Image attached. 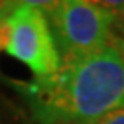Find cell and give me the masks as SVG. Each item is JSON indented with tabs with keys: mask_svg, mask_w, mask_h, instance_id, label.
Instances as JSON below:
<instances>
[{
	"mask_svg": "<svg viewBox=\"0 0 124 124\" xmlns=\"http://www.w3.org/2000/svg\"><path fill=\"white\" fill-rule=\"evenodd\" d=\"M113 32H115V36L124 39V8L121 10L119 13L115 15V19H113Z\"/></svg>",
	"mask_w": 124,
	"mask_h": 124,
	"instance_id": "6",
	"label": "cell"
},
{
	"mask_svg": "<svg viewBox=\"0 0 124 124\" xmlns=\"http://www.w3.org/2000/svg\"><path fill=\"white\" fill-rule=\"evenodd\" d=\"M8 26L10 40L5 50L26 64L34 78H48L60 69L61 56L42 10L31 2H18Z\"/></svg>",
	"mask_w": 124,
	"mask_h": 124,
	"instance_id": "3",
	"label": "cell"
},
{
	"mask_svg": "<svg viewBox=\"0 0 124 124\" xmlns=\"http://www.w3.org/2000/svg\"><path fill=\"white\" fill-rule=\"evenodd\" d=\"M10 40V26L8 19L7 21H0V50H5Z\"/></svg>",
	"mask_w": 124,
	"mask_h": 124,
	"instance_id": "8",
	"label": "cell"
},
{
	"mask_svg": "<svg viewBox=\"0 0 124 124\" xmlns=\"http://www.w3.org/2000/svg\"><path fill=\"white\" fill-rule=\"evenodd\" d=\"M61 60L110 45L115 15L100 2L61 0L44 10Z\"/></svg>",
	"mask_w": 124,
	"mask_h": 124,
	"instance_id": "2",
	"label": "cell"
},
{
	"mask_svg": "<svg viewBox=\"0 0 124 124\" xmlns=\"http://www.w3.org/2000/svg\"><path fill=\"white\" fill-rule=\"evenodd\" d=\"M0 124H32L24 108L0 97Z\"/></svg>",
	"mask_w": 124,
	"mask_h": 124,
	"instance_id": "4",
	"label": "cell"
},
{
	"mask_svg": "<svg viewBox=\"0 0 124 124\" xmlns=\"http://www.w3.org/2000/svg\"><path fill=\"white\" fill-rule=\"evenodd\" d=\"M111 44L115 45V48H116V50L119 52L121 60H123V63H124V39H121V37L115 36V37H113V40H111Z\"/></svg>",
	"mask_w": 124,
	"mask_h": 124,
	"instance_id": "9",
	"label": "cell"
},
{
	"mask_svg": "<svg viewBox=\"0 0 124 124\" xmlns=\"http://www.w3.org/2000/svg\"><path fill=\"white\" fill-rule=\"evenodd\" d=\"M95 124H124V110L113 111L105 118H101L100 121H97Z\"/></svg>",
	"mask_w": 124,
	"mask_h": 124,
	"instance_id": "5",
	"label": "cell"
},
{
	"mask_svg": "<svg viewBox=\"0 0 124 124\" xmlns=\"http://www.w3.org/2000/svg\"><path fill=\"white\" fill-rule=\"evenodd\" d=\"M18 2H3L0 0V21H7L10 18V15L13 13V10L16 8Z\"/></svg>",
	"mask_w": 124,
	"mask_h": 124,
	"instance_id": "7",
	"label": "cell"
},
{
	"mask_svg": "<svg viewBox=\"0 0 124 124\" xmlns=\"http://www.w3.org/2000/svg\"><path fill=\"white\" fill-rule=\"evenodd\" d=\"M32 124H95L124 110V63L113 44L61 60L48 78H5Z\"/></svg>",
	"mask_w": 124,
	"mask_h": 124,
	"instance_id": "1",
	"label": "cell"
}]
</instances>
